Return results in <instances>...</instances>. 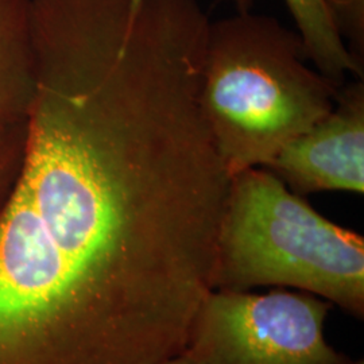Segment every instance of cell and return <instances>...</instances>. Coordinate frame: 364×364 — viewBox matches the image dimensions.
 <instances>
[{
    "mask_svg": "<svg viewBox=\"0 0 364 364\" xmlns=\"http://www.w3.org/2000/svg\"><path fill=\"white\" fill-rule=\"evenodd\" d=\"M338 90L277 18L247 11L210 21L201 97L231 177L266 168L333 109Z\"/></svg>",
    "mask_w": 364,
    "mask_h": 364,
    "instance_id": "6da1fadb",
    "label": "cell"
},
{
    "mask_svg": "<svg viewBox=\"0 0 364 364\" xmlns=\"http://www.w3.org/2000/svg\"><path fill=\"white\" fill-rule=\"evenodd\" d=\"M296 287L364 316V239L324 218L266 168L231 177L213 290Z\"/></svg>",
    "mask_w": 364,
    "mask_h": 364,
    "instance_id": "7a4b0ae2",
    "label": "cell"
},
{
    "mask_svg": "<svg viewBox=\"0 0 364 364\" xmlns=\"http://www.w3.org/2000/svg\"><path fill=\"white\" fill-rule=\"evenodd\" d=\"M332 306L282 287L264 294L210 290L185 353L193 364H352L326 341Z\"/></svg>",
    "mask_w": 364,
    "mask_h": 364,
    "instance_id": "3957f363",
    "label": "cell"
},
{
    "mask_svg": "<svg viewBox=\"0 0 364 364\" xmlns=\"http://www.w3.org/2000/svg\"><path fill=\"white\" fill-rule=\"evenodd\" d=\"M296 195L364 192V82L340 87L333 109L267 164Z\"/></svg>",
    "mask_w": 364,
    "mask_h": 364,
    "instance_id": "277c9868",
    "label": "cell"
},
{
    "mask_svg": "<svg viewBox=\"0 0 364 364\" xmlns=\"http://www.w3.org/2000/svg\"><path fill=\"white\" fill-rule=\"evenodd\" d=\"M34 91L30 0H0V129L26 123Z\"/></svg>",
    "mask_w": 364,
    "mask_h": 364,
    "instance_id": "5b68a950",
    "label": "cell"
},
{
    "mask_svg": "<svg viewBox=\"0 0 364 364\" xmlns=\"http://www.w3.org/2000/svg\"><path fill=\"white\" fill-rule=\"evenodd\" d=\"M306 58L313 66L338 87L347 76L363 80L364 68L352 55L340 37L324 0H285Z\"/></svg>",
    "mask_w": 364,
    "mask_h": 364,
    "instance_id": "8992f818",
    "label": "cell"
},
{
    "mask_svg": "<svg viewBox=\"0 0 364 364\" xmlns=\"http://www.w3.org/2000/svg\"><path fill=\"white\" fill-rule=\"evenodd\" d=\"M26 141V123L0 129V209L19 180Z\"/></svg>",
    "mask_w": 364,
    "mask_h": 364,
    "instance_id": "52a82bcc",
    "label": "cell"
},
{
    "mask_svg": "<svg viewBox=\"0 0 364 364\" xmlns=\"http://www.w3.org/2000/svg\"><path fill=\"white\" fill-rule=\"evenodd\" d=\"M340 37L360 64H364V0H324Z\"/></svg>",
    "mask_w": 364,
    "mask_h": 364,
    "instance_id": "ba28073f",
    "label": "cell"
},
{
    "mask_svg": "<svg viewBox=\"0 0 364 364\" xmlns=\"http://www.w3.org/2000/svg\"><path fill=\"white\" fill-rule=\"evenodd\" d=\"M132 1H134L135 6H138V4L141 3V0H132ZM255 1H257V0H232V3L235 4L237 13H247V11H251L252 7H254V4H255Z\"/></svg>",
    "mask_w": 364,
    "mask_h": 364,
    "instance_id": "9c48e42d",
    "label": "cell"
},
{
    "mask_svg": "<svg viewBox=\"0 0 364 364\" xmlns=\"http://www.w3.org/2000/svg\"><path fill=\"white\" fill-rule=\"evenodd\" d=\"M164 364H193L192 363V360H191V358L183 352L181 355H178V356H176V358H173V359H170L168 360L166 363Z\"/></svg>",
    "mask_w": 364,
    "mask_h": 364,
    "instance_id": "30bf717a",
    "label": "cell"
},
{
    "mask_svg": "<svg viewBox=\"0 0 364 364\" xmlns=\"http://www.w3.org/2000/svg\"><path fill=\"white\" fill-rule=\"evenodd\" d=\"M352 364H363V360H360V362H356V363H352Z\"/></svg>",
    "mask_w": 364,
    "mask_h": 364,
    "instance_id": "8fae6325",
    "label": "cell"
}]
</instances>
